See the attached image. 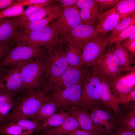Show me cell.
I'll return each instance as SVG.
<instances>
[{"label":"cell","mask_w":135,"mask_h":135,"mask_svg":"<svg viewBox=\"0 0 135 135\" xmlns=\"http://www.w3.org/2000/svg\"><path fill=\"white\" fill-rule=\"evenodd\" d=\"M15 100L14 105L9 113L0 121V126L13 120L20 118L37 119L38 111L42 104L48 100L46 90L23 93Z\"/></svg>","instance_id":"6da1fadb"},{"label":"cell","mask_w":135,"mask_h":135,"mask_svg":"<svg viewBox=\"0 0 135 135\" xmlns=\"http://www.w3.org/2000/svg\"><path fill=\"white\" fill-rule=\"evenodd\" d=\"M66 44H58L47 48L43 56L44 79L48 85L60 76L68 66L66 57Z\"/></svg>","instance_id":"7a4b0ae2"},{"label":"cell","mask_w":135,"mask_h":135,"mask_svg":"<svg viewBox=\"0 0 135 135\" xmlns=\"http://www.w3.org/2000/svg\"><path fill=\"white\" fill-rule=\"evenodd\" d=\"M10 42L12 46L22 44L46 48L60 44L56 32L50 24L29 32L19 30Z\"/></svg>","instance_id":"3957f363"},{"label":"cell","mask_w":135,"mask_h":135,"mask_svg":"<svg viewBox=\"0 0 135 135\" xmlns=\"http://www.w3.org/2000/svg\"><path fill=\"white\" fill-rule=\"evenodd\" d=\"M43 56L25 63L22 66L20 72L22 93L43 91L47 88L44 79Z\"/></svg>","instance_id":"277c9868"},{"label":"cell","mask_w":135,"mask_h":135,"mask_svg":"<svg viewBox=\"0 0 135 135\" xmlns=\"http://www.w3.org/2000/svg\"><path fill=\"white\" fill-rule=\"evenodd\" d=\"M101 89L100 76L93 67L83 83L81 96L74 106L78 109L88 110L94 106L100 104L101 102Z\"/></svg>","instance_id":"5b68a950"},{"label":"cell","mask_w":135,"mask_h":135,"mask_svg":"<svg viewBox=\"0 0 135 135\" xmlns=\"http://www.w3.org/2000/svg\"><path fill=\"white\" fill-rule=\"evenodd\" d=\"M62 7V12L61 15L50 24L56 32L60 44L67 42L71 31L83 24L76 4Z\"/></svg>","instance_id":"8992f818"},{"label":"cell","mask_w":135,"mask_h":135,"mask_svg":"<svg viewBox=\"0 0 135 135\" xmlns=\"http://www.w3.org/2000/svg\"><path fill=\"white\" fill-rule=\"evenodd\" d=\"M92 68L84 64L68 66L60 76L48 84L46 88V94L84 82Z\"/></svg>","instance_id":"52a82bcc"},{"label":"cell","mask_w":135,"mask_h":135,"mask_svg":"<svg viewBox=\"0 0 135 135\" xmlns=\"http://www.w3.org/2000/svg\"><path fill=\"white\" fill-rule=\"evenodd\" d=\"M47 48L18 44L11 48L0 60V68L25 63L45 53Z\"/></svg>","instance_id":"ba28073f"},{"label":"cell","mask_w":135,"mask_h":135,"mask_svg":"<svg viewBox=\"0 0 135 135\" xmlns=\"http://www.w3.org/2000/svg\"><path fill=\"white\" fill-rule=\"evenodd\" d=\"M90 110V115L94 125L102 135H106L118 126L116 114L106 105L101 102L92 106Z\"/></svg>","instance_id":"9c48e42d"},{"label":"cell","mask_w":135,"mask_h":135,"mask_svg":"<svg viewBox=\"0 0 135 135\" xmlns=\"http://www.w3.org/2000/svg\"><path fill=\"white\" fill-rule=\"evenodd\" d=\"M84 82L73 85L46 95L50 101L55 104L58 111L66 110L78 102L82 95Z\"/></svg>","instance_id":"30bf717a"},{"label":"cell","mask_w":135,"mask_h":135,"mask_svg":"<svg viewBox=\"0 0 135 135\" xmlns=\"http://www.w3.org/2000/svg\"><path fill=\"white\" fill-rule=\"evenodd\" d=\"M24 63L0 68V90L17 95L23 93L20 71Z\"/></svg>","instance_id":"8fae6325"},{"label":"cell","mask_w":135,"mask_h":135,"mask_svg":"<svg viewBox=\"0 0 135 135\" xmlns=\"http://www.w3.org/2000/svg\"><path fill=\"white\" fill-rule=\"evenodd\" d=\"M101 34L94 26L82 24L71 31L67 42L72 50L82 53L87 44Z\"/></svg>","instance_id":"7c38bea8"},{"label":"cell","mask_w":135,"mask_h":135,"mask_svg":"<svg viewBox=\"0 0 135 135\" xmlns=\"http://www.w3.org/2000/svg\"><path fill=\"white\" fill-rule=\"evenodd\" d=\"M110 46L104 54L98 61L94 67L100 76L108 81L111 80L121 75L123 72H128L120 68L116 61L114 56L115 45Z\"/></svg>","instance_id":"4fadbf2b"},{"label":"cell","mask_w":135,"mask_h":135,"mask_svg":"<svg viewBox=\"0 0 135 135\" xmlns=\"http://www.w3.org/2000/svg\"><path fill=\"white\" fill-rule=\"evenodd\" d=\"M106 34L96 38L84 47L81 54L83 64L88 66L95 67L99 59L106 53L108 45Z\"/></svg>","instance_id":"5bb4252c"},{"label":"cell","mask_w":135,"mask_h":135,"mask_svg":"<svg viewBox=\"0 0 135 135\" xmlns=\"http://www.w3.org/2000/svg\"><path fill=\"white\" fill-rule=\"evenodd\" d=\"M106 81L120 104L128 93L135 87V71L128 72L111 80Z\"/></svg>","instance_id":"9a60e30c"},{"label":"cell","mask_w":135,"mask_h":135,"mask_svg":"<svg viewBox=\"0 0 135 135\" xmlns=\"http://www.w3.org/2000/svg\"><path fill=\"white\" fill-rule=\"evenodd\" d=\"M62 8V5L57 0L40 7L29 6L25 11L14 18L18 25L24 22L41 18L53 12Z\"/></svg>","instance_id":"2e32d148"},{"label":"cell","mask_w":135,"mask_h":135,"mask_svg":"<svg viewBox=\"0 0 135 135\" xmlns=\"http://www.w3.org/2000/svg\"><path fill=\"white\" fill-rule=\"evenodd\" d=\"M76 5L83 24L95 27L99 17L104 12L96 0H78Z\"/></svg>","instance_id":"e0dca14e"},{"label":"cell","mask_w":135,"mask_h":135,"mask_svg":"<svg viewBox=\"0 0 135 135\" xmlns=\"http://www.w3.org/2000/svg\"><path fill=\"white\" fill-rule=\"evenodd\" d=\"M120 104L121 109L116 114L118 125L135 132V102H123Z\"/></svg>","instance_id":"ac0fdd59"},{"label":"cell","mask_w":135,"mask_h":135,"mask_svg":"<svg viewBox=\"0 0 135 135\" xmlns=\"http://www.w3.org/2000/svg\"><path fill=\"white\" fill-rule=\"evenodd\" d=\"M115 6L104 12L97 20L95 27L100 34H106L111 31L121 20Z\"/></svg>","instance_id":"d6986e66"},{"label":"cell","mask_w":135,"mask_h":135,"mask_svg":"<svg viewBox=\"0 0 135 135\" xmlns=\"http://www.w3.org/2000/svg\"><path fill=\"white\" fill-rule=\"evenodd\" d=\"M66 110L76 119L81 130L93 135H102L96 129L88 110L78 109L74 106Z\"/></svg>","instance_id":"ffe728a7"},{"label":"cell","mask_w":135,"mask_h":135,"mask_svg":"<svg viewBox=\"0 0 135 135\" xmlns=\"http://www.w3.org/2000/svg\"><path fill=\"white\" fill-rule=\"evenodd\" d=\"M62 8L54 11L47 16L39 19L25 22L19 24L20 30L25 32L39 30L50 24L61 14Z\"/></svg>","instance_id":"44dd1931"},{"label":"cell","mask_w":135,"mask_h":135,"mask_svg":"<svg viewBox=\"0 0 135 135\" xmlns=\"http://www.w3.org/2000/svg\"><path fill=\"white\" fill-rule=\"evenodd\" d=\"M19 30L14 17L1 19L0 22V45L10 42Z\"/></svg>","instance_id":"7402d4cb"},{"label":"cell","mask_w":135,"mask_h":135,"mask_svg":"<svg viewBox=\"0 0 135 135\" xmlns=\"http://www.w3.org/2000/svg\"><path fill=\"white\" fill-rule=\"evenodd\" d=\"M78 130L81 129L77 120L70 114L60 125L50 129L40 130L38 134L40 135H65L67 133Z\"/></svg>","instance_id":"603a6c76"},{"label":"cell","mask_w":135,"mask_h":135,"mask_svg":"<svg viewBox=\"0 0 135 135\" xmlns=\"http://www.w3.org/2000/svg\"><path fill=\"white\" fill-rule=\"evenodd\" d=\"M100 77L102 86L100 94L101 102L110 108L116 114L121 109L118 99L112 92L105 78L102 76Z\"/></svg>","instance_id":"cb8c5ba5"},{"label":"cell","mask_w":135,"mask_h":135,"mask_svg":"<svg viewBox=\"0 0 135 135\" xmlns=\"http://www.w3.org/2000/svg\"><path fill=\"white\" fill-rule=\"evenodd\" d=\"M114 52L115 60L120 67L127 72L135 71V66L131 64L135 62L134 57L130 56L120 43L115 42Z\"/></svg>","instance_id":"d4e9b609"},{"label":"cell","mask_w":135,"mask_h":135,"mask_svg":"<svg viewBox=\"0 0 135 135\" xmlns=\"http://www.w3.org/2000/svg\"><path fill=\"white\" fill-rule=\"evenodd\" d=\"M135 24V12L121 20L110 33L107 35L108 45L114 43V39L118 34L129 26Z\"/></svg>","instance_id":"484cf974"},{"label":"cell","mask_w":135,"mask_h":135,"mask_svg":"<svg viewBox=\"0 0 135 135\" xmlns=\"http://www.w3.org/2000/svg\"><path fill=\"white\" fill-rule=\"evenodd\" d=\"M70 115L68 112L64 111L56 112L42 123L40 131L50 129L60 125Z\"/></svg>","instance_id":"4316f807"},{"label":"cell","mask_w":135,"mask_h":135,"mask_svg":"<svg viewBox=\"0 0 135 135\" xmlns=\"http://www.w3.org/2000/svg\"><path fill=\"white\" fill-rule=\"evenodd\" d=\"M34 133L9 122L0 126V135H30Z\"/></svg>","instance_id":"83f0119b"},{"label":"cell","mask_w":135,"mask_h":135,"mask_svg":"<svg viewBox=\"0 0 135 135\" xmlns=\"http://www.w3.org/2000/svg\"><path fill=\"white\" fill-rule=\"evenodd\" d=\"M10 122L24 129L32 131L34 133L38 134L42 123L38 120L30 118H18Z\"/></svg>","instance_id":"f1b7e54d"},{"label":"cell","mask_w":135,"mask_h":135,"mask_svg":"<svg viewBox=\"0 0 135 135\" xmlns=\"http://www.w3.org/2000/svg\"><path fill=\"white\" fill-rule=\"evenodd\" d=\"M58 111L55 104L51 101L48 100L40 108L38 114L37 119L42 123Z\"/></svg>","instance_id":"f546056e"},{"label":"cell","mask_w":135,"mask_h":135,"mask_svg":"<svg viewBox=\"0 0 135 135\" xmlns=\"http://www.w3.org/2000/svg\"><path fill=\"white\" fill-rule=\"evenodd\" d=\"M115 7L122 19L135 12V0H120Z\"/></svg>","instance_id":"4dcf8cb0"},{"label":"cell","mask_w":135,"mask_h":135,"mask_svg":"<svg viewBox=\"0 0 135 135\" xmlns=\"http://www.w3.org/2000/svg\"><path fill=\"white\" fill-rule=\"evenodd\" d=\"M81 54L82 53L72 49L68 42L66 43V57L68 66H74L83 64L82 62Z\"/></svg>","instance_id":"1f68e13d"},{"label":"cell","mask_w":135,"mask_h":135,"mask_svg":"<svg viewBox=\"0 0 135 135\" xmlns=\"http://www.w3.org/2000/svg\"><path fill=\"white\" fill-rule=\"evenodd\" d=\"M24 11L23 6H14L0 11V19L18 16Z\"/></svg>","instance_id":"d6a6232c"},{"label":"cell","mask_w":135,"mask_h":135,"mask_svg":"<svg viewBox=\"0 0 135 135\" xmlns=\"http://www.w3.org/2000/svg\"><path fill=\"white\" fill-rule=\"evenodd\" d=\"M57 0H16L14 6H32L40 7L49 4Z\"/></svg>","instance_id":"836d02e7"},{"label":"cell","mask_w":135,"mask_h":135,"mask_svg":"<svg viewBox=\"0 0 135 135\" xmlns=\"http://www.w3.org/2000/svg\"><path fill=\"white\" fill-rule=\"evenodd\" d=\"M15 102L14 98L0 104V121L3 119L13 108Z\"/></svg>","instance_id":"e575fe53"},{"label":"cell","mask_w":135,"mask_h":135,"mask_svg":"<svg viewBox=\"0 0 135 135\" xmlns=\"http://www.w3.org/2000/svg\"><path fill=\"white\" fill-rule=\"evenodd\" d=\"M135 32V25L134 24L125 29L118 34L114 40V43L117 42L120 43L121 42Z\"/></svg>","instance_id":"d590c367"},{"label":"cell","mask_w":135,"mask_h":135,"mask_svg":"<svg viewBox=\"0 0 135 135\" xmlns=\"http://www.w3.org/2000/svg\"><path fill=\"white\" fill-rule=\"evenodd\" d=\"M102 9L108 10L114 7L120 0H96Z\"/></svg>","instance_id":"8d00e7d4"},{"label":"cell","mask_w":135,"mask_h":135,"mask_svg":"<svg viewBox=\"0 0 135 135\" xmlns=\"http://www.w3.org/2000/svg\"><path fill=\"white\" fill-rule=\"evenodd\" d=\"M112 135H135V132L119 126L118 124Z\"/></svg>","instance_id":"74e56055"},{"label":"cell","mask_w":135,"mask_h":135,"mask_svg":"<svg viewBox=\"0 0 135 135\" xmlns=\"http://www.w3.org/2000/svg\"><path fill=\"white\" fill-rule=\"evenodd\" d=\"M17 94L0 90V104L11 98H14Z\"/></svg>","instance_id":"f35d334b"},{"label":"cell","mask_w":135,"mask_h":135,"mask_svg":"<svg viewBox=\"0 0 135 135\" xmlns=\"http://www.w3.org/2000/svg\"><path fill=\"white\" fill-rule=\"evenodd\" d=\"M16 0H0V11L14 6Z\"/></svg>","instance_id":"ab89813d"},{"label":"cell","mask_w":135,"mask_h":135,"mask_svg":"<svg viewBox=\"0 0 135 135\" xmlns=\"http://www.w3.org/2000/svg\"><path fill=\"white\" fill-rule=\"evenodd\" d=\"M12 46L10 42L0 45V59L12 48Z\"/></svg>","instance_id":"60d3db41"},{"label":"cell","mask_w":135,"mask_h":135,"mask_svg":"<svg viewBox=\"0 0 135 135\" xmlns=\"http://www.w3.org/2000/svg\"><path fill=\"white\" fill-rule=\"evenodd\" d=\"M135 101V87H134L128 93L125 98L122 100V103Z\"/></svg>","instance_id":"b9f144b4"},{"label":"cell","mask_w":135,"mask_h":135,"mask_svg":"<svg viewBox=\"0 0 135 135\" xmlns=\"http://www.w3.org/2000/svg\"><path fill=\"white\" fill-rule=\"evenodd\" d=\"M135 41V32L133 33L128 37L122 41L120 43L124 48L127 46Z\"/></svg>","instance_id":"7bdbcfd3"},{"label":"cell","mask_w":135,"mask_h":135,"mask_svg":"<svg viewBox=\"0 0 135 135\" xmlns=\"http://www.w3.org/2000/svg\"><path fill=\"white\" fill-rule=\"evenodd\" d=\"M57 1L60 3L62 7H68L76 4L78 0H59Z\"/></svg>","instance_id":"ee69618b"},{"label":"cell","mask_w":135,"mask_h":135,"mask_svg":"<svg viewBox=\"0 0 135 135\" xmlns=\"http://www.w3.org/2000/svg\"><path fill=\"white\" fill-rule=\"evenodd\" d=\"M129 55L133 57L135 56V41L125 48Z\"/></svg>","instance_id":"f6af8a7d"},{"label":"cell","mask_w":135,"mask_h":135,"mask_svg":"<svg viewBox=\"0 0 135 135\" xmlns=\"http://www.w3.org/2000/svg\"><path fill=\"white\" fill-rule=\"evenodd\" d=\"M93 135L81 130H77L66 133L65 135Z\"/></svg>","instance_id":"bcb514c9"},{"label":"cell","mask_w":135,"mask_h":135,"mask_svg":"<svg viewBox=\"0 0 135 135\" xmlns=\"http://www.w3.org/2000/svg\"><path fill=\"white\" fill-rule=\"evenodd\" d=\"M106 135H111V134H107Z\"/></svg>","instance_id":"7dc6e473"},{"label":"cell","mask_w":135,"mask_h":135,"mask_svg":"<svg viewBox=\"0 0 135 135\" xmlns=\"http://www.w3.org/2000/svg\"><path fill=\"white\" fill-rule=\"evenodd\" d=\"M1 19H0V21H1Z\"/></svg>","instance_id":"c3c4849f"}]
</instances>
